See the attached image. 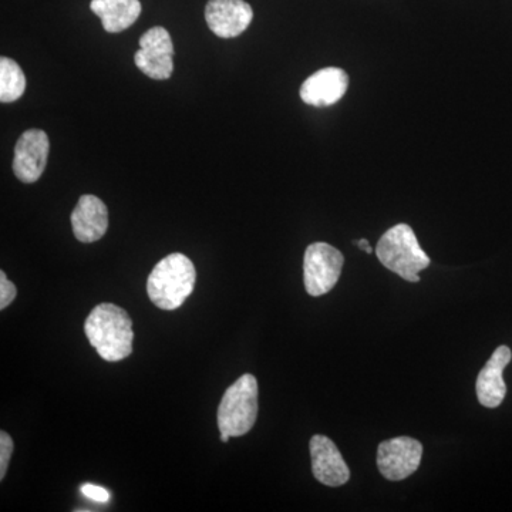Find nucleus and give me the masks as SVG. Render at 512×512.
I'll list each match as a JSON object with an SVG mask.
<instances>
[{
	"label": "nucleus",
	"instance_id": "obj_15",
	"mask_svg": "<svg viewBox=\"0 0 512 512\" xmlns=\"http://www.w3.org/2000/svg\"><path fill=\"white\" fill-rule=\"evenodd\" d=\"M26 90V76L22 67L9 57L0 59V101L3 104L18 101Z\"/></svg>",
	"mask_w": 512,
	"mask_h": 512
},
{
	"label": "nucleus",
	"instance_id": "obj_14",
	"mask_svg": "<svg viewBox=\"0 0 512 512\" xmlns=\"http://www.w3.org/2000/svg\"><path fill=\"white\" fill-rule=\"evenodd\" d=\"M90 9L99 16L109 33H120L136 23L141 15L140 0H92Z\"/></svg>",
	"mask_w": 512,
	"mask_h": 512
},
{
	"label": "nucleus",
	"instance_id": "obj_1",
	"mask_svg": "<svg viewBox=\"0 0 512 512\" xmlns=\"http://www.w3.org/2000/svg\"><path fill=\"white\" fill-rule=\"evenodd\" d=\"M84 332L106 362H120L133 353V322L120 306L100 303L87 316Z\"/></svg>",
	"mask_w": 512,
	"mask_h": 512
},
{
	"label": "nucleus",
	"instance_id": "obj_19",
	"mask_svg": "<svg viewBox=\"0 0 512 512\" xmlns=\"http://www.w3.org/2000/svg\"><path fill=\"white\" fill-rule=\"evenodd\" d=\"M355 244L360 249H363V251H365L366 254H372L373 248L370 247L369 241H367V239H360V241H355Z\"/></svg>",
	"mask_w": 512,
	"mask_h": 512
},
{
	"label": "nucleus",
	"instance_id": "obj_6",
	"mask_svg": "<svg viewBox=\"0 0 512 512\" xmlns=\"http://www.w3.org/2000/svg\"><path fill=\"white\" fill-rule=\"evenodd\" d=\"M134 62L150 79H170L174 72V45L168 30L161 26L147 30L141 36Z\"/></svg>",
	"mask_w": 512,
	"mask_h": 512
},
{
	"label": "nucleus",
	"instance_id": "obj_7",
	"mask_svg": "<svg viewBox=\"0 0 512 512\" xmlns=\"http://www.w3.org/2000/svg\"><path fill=\"white\" fill-rule=\"evenodd\" d=\"M423 446L412 437L383 441L377 450V467L390 481H402L419 470Z\"/></svg>",
	"mask_w": 512,
	"mask_h": 512
},
{
	"label": "nucleus",
	"instance_id": "obj_20",
	"mask_svg": "<svg viewBox=\"0 0 512 512\" xmlns=\"http://www.w3.org/2000/svg\"><path fill=\"white\" fill-rule=\"evenodd\" d=\"M229 439H231V436H229V434L221 433L222 443H228Z\"/></svg>",
	"mask_w": 512,
	"mask_h": 512
},
{
	"label": "nucleus",
	"instance_id": "obj_17",
	"mask_svg": "<svg viewBox=\"0 0 512 512\" xmlns=\"http://www.w3.org/2000/svg\"><path fill=\"white\" fill-rule=\"evenodd\" d=\"M16 295H18L16 286L9 281L5 272H0V309L5 311L10 303L15 301Z\"/></svg>",
	"mask_w": 512,
	"mask_h": 512
},
{
	"label": "nucleus",
	"instance_id": "obj_4",
	"mask_svg": "<svg viewBox=\"0 0 512 512\" xmlns=\"http://www.w3.org/2000/svg\"><path fill=\"white\" fill-rule=\"evenodd\" d=\"M258 417V380L254 375L239 377L228 387L218 407V429L241 437L255 426Z\"/></svg>",
	"mask_w": 512,
	"mask_h": 512
},
{
	"label": "nucleus",
	"instance_id": "obj_8",
	"mask_svg": "<svg viewBox=\"0 0 512 512\" xmlns=\"http://www.w3.org/2000/svg\"><path fill=\"white\" fill-rule=\"evenodd\" d=\"M50 141L43 130L32 128L20 136L15 147L13 171L18 180L33 184L42 177L49 158Z\"/></svg>",
	"mask_w": 512,
	"mask_h": 512
},
{
	"label": "nucleus",
	"instance_id": "obj_13",
	"mask_svg": "<svg viewBox=\"0 0 512 512\" xmlns=\"http://www.w3.org/2000/svg\"><path fill=\"white\" fill-rule=\"evenodd\" d=\"M512 353L507 346L495 349L493 356L477 377L478 402L488 409H495L504 402L507 394L503 372L510 365Z\"/></svg>",
	"mask_w": 512,
	"mask_h": 512
},
{
	"label": "nucleus",
	"instance_id": "obj_5",
	"mask_svg": "<svg viewBox=\"0 0 512 512\" xmlns=\"http://www.w3.org/2000/svg\"><path fill=\"white\" fill-rule=\"evenodd\" d=\"M342 252L326 242H315L306 248L303 259V279L306 292L311 296L326 295L338 284L342 274Z\"/></svg>",
	"mask_w": 512,
	"mask_h": 512
},
{
	"label": "nucleus",
	"instance_id": "obj_12",
	"mask_svg": "<svg viewBox=\"0 0 512 512\" xmlns=\"http://www.w3.org/2000/svg\"><path fill=\"white\" fill-rule=\"evenodd\" d=\"M74 237L83 244H92L109 229V210L100 198L83 195L72 212Z\"/></svg>",
	"mask_w": 512,
	"mask_h": 512
},
{
	"label": "nucleus",
	"instance_id": "obj_2",
	"mask_svg": "<svg viewBox=\"0 0 512 512\" xmlns=\"http://www.w3.org/2000/svg\"><path fill=\"white\" fill-rule=\"evenodd\" d=\"M197 272L188 256L171 254L161 259L147 281V293L150 301L163 309L175 311L183 306L195 288Z\"/></svg>",
	"mask_w": 512,
	"mask_h": 512
},
{
	"label": "nucleus",
	"instance_id": "obj_9",
	"mask_svg": "<svg viewBox=\"0 0 512 512\" xmlns=\"http://www.w3.org/2000/svg\"><path fill=\"white\" fill-rule=\"evenodd\" d=\"M254 19V10L245 0H210L205 20L211 32L222 39L238 37Z\"/></svg>",
	"mask_w": 512,
	"mask_h": 512
},
{
	"label": "nucleus",
	"instance_id": "obj_16",
	"mask_svg": "<svg viewBox=\"0 0 512 512\" xmlns=\"http://www.w3.org/2000/svg\"><path fill=\"white\" fill-rule=\"evenodd\" d=\"M13 454V440L6 431H0V480L8 473L9 461Z\"/></svg>",
	"mask_w": 512,
	"mask_h": 512
},
{
	"label": "nucleus",
	"instance_id": "obj_10",
	"mask_svg": "<svg viewBox=\"0 0 512 512\" xmlns=\"http://www.w3.org/2000/svg\"><path fill=\"white\" fill-rule=\"evenodd\" d=\"M313 476L328 487H342L350 480V470L342 453L329 437L316 434L311 439Z\"/></svg>",
	"mask_w": 512,
	"mask_h": 512
},
{
	"label": "nucleus",
	"instance_id": "obj_3",
	"mask_svg": "<svg viewBox=\"0 0 512 512\" xmlns=\"http://www.w3.org/2000/svg\"><path fill=\"white\" fill-rule=\"evenodd\" d=\"M376 255L384 268L407 282H420L419 272L430 265L429 255L421 249L416 234L407 224L396 225L383 234Z\"/></svg>",
	"mask_w": 512,
	"mask_h": 512
},
{
	"label": "nucleus",
	"instance_id": "obj_11",
	"mask_svg": "<svg viewBox=\"0 0 512 512\" xmlns=\"http://www.w3.org/2000/svg\"><path fill=\"white\" fill-rule=\"evenodd\" d=\"M349 89V76L338 67H326L303 82L301 99L309 106L329 107L338 103Z\"/></svg>",
	"mask_w": 512,
	"mask_h": 512
},
{
	"label": "nucleus",
	"instance_id": "obj_18",
	"mask_svg": "<svg viewBox=\"0 0 512 512\" xmlns=\"http://www.w3.org/2000/svg\"><path fill=\"white\" fill-rule=\"evenodd\" d=\"M80 490H82L84 497L90 498L96 503H107L110 500L109 491L106 488L99 487V485L83 484Z\"/></svg>",
	"mask_w": 512,
	"mask_h": 512
}]
</instances>
